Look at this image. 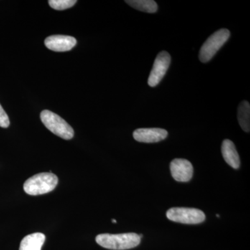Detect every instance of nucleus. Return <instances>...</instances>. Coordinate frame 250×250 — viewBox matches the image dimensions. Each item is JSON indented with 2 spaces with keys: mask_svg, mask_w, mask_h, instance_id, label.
<instances>
[{
  "mask_svg": "<svg viewBox=\"0 0 250 250\" xmlns=\"http://www.w3.org/2000/svg\"><path fill=\"white\" fill-rule=\"evenodd\" d=\"M141 236L137 233H126L121 234L103 233L97 236V243L106 249L125 250L131 249L139 246L141 243Z\"/></svg>",
  "mask_w": 250,
  "mask_h": 250,
  "instance_id": "f257e3e1",
  "label": "nucleus"
},
{
  "mask_svg": "<svg viewBox=\"0 0 250 250\" xmlns=\"http://www.w3.org/2000/svg\"><path fill=\"white\" fill-rule=\"evenodd\" d=\"M45 241V236L43 233H31L23 238L20 250H41Z\"/></svg>",
  "mask_w": 250,
  "mask_h": 250,
  "instance_id": "9b49d317",
  "label": "nucleus"
},
{
  "mask_svg": "<svg viewBox=\"0 0 250 250\" xmlns=\"http://www.w3.org/2000/svg\"><path fill=\"white\" fill-rule=\"evenodd\" d=\"M41 119L45 127L62 139H72L74 130L67 122L53 112L44 110L41 112Z\"/></svg>",
  "mask_w": 250,
  "mask_h": 250,
  "instance_id": "7ed1b4c3",
  "label": "nucleus"
},
{
  "mask_svg": "<svg viewBox=\"0 0 250 250\" xmlns=\"http://www.w3.org/2000/svg\"><path fill=\"white\" fill-rule=\"evenodd\" d=\"M166 216L175 223L196 225L203 223L205 214L202 210L193 208L174 207L167 210Z\"/></svg>",
  "mask_w": 250,
  "mask_h": 250,
  "instance_id": "39448f33",
  "label": "nucleus"
},
{
  "mask_svg": "<svg viewBox=\"0 0 250 250\" xmlns=\"http://www.w3.org/2000/svg\"><path fill=\"white\" fill-rule=\"evenodd\" d=\"M172 177L177 182H187L192 179L193 167L190 161L184 159H175L170 164Z\"/></svg>",
  "mask_w": 250,
  "mask_h": 250,
  "instance_id": "0eeeda50",
  "label": "nucleus"
},
{
  "mask_svg": "<svg viewBox=\"0 0 250 250\" xmlns=\"http://www.w3.org/2000/svg\"><path fill=\"white\" fill-rule=\"evenodd\" d=\"M10 121L9 116L0 104V126L3 128L9 127Z\"/></svg>",
  "mask_w": 250,
  "mask_h": 250,
  "instance_id": "2eb2a0df",
  "label": "nucleus"
},
{
  "mask_svg": "<svg viewBox=\"0 0 250 250\" xmlns=\"http://www.w3.org/2000/svg\"><path fill=\"white\" fill-rule=\"evenodd\" d=\"M229 37L230 31L228 29H221L213 33L207 39L200 49L199 54L200 62H207L211 60Z\"/></svg>",
  "mask_w": 250,
  "mask_h": 250,
  "instance_id": "20e7f679",
  "label": "nucleus"
},
{
  "mask_svg": "<svg viewBox=\"0 0 250 250\" xmlns=\"http://www.w3.org/2000/svg\"><path fill=\"white\" fill-rule=\"evenodd\" d=\"M238 120L243 131L250 132V106L248 102L243 101L240 104L238 108Z\"/></svg>",
  "mask_w": 250,
  "mask_h": 250,
  "instance_id": "f8f14e48",
  "label": "nucleus"
},
{
  "mask_svg": "<svg viewBox=\"0 0 250 250\" xmlns=\"http://www.w3.org/2000/svg\"><path fill=\"white\" fill-rule=\"evenodd\" d=\"M112 223H117L116 220H114V219H113V220H112Z\"/></svg>",
  "mask_w": 250,
  "mask_h": 250,
  "instance_id": "dca6fc26",
  "label": "nucleus"
},
{
  "mask_svg": "<svg viewBox=\"0 0 250 250\" xmlns=\"http://www.w3.org/2000/svg\"><path fill=\"white\" fill-rule=\"evenodd\" d=\"M76 44V39L68 36H51L45 40L46 47L54 52H67L71 50Z\"/></svg>",
  "mask_w": 250,
  "mask_h": 250,
  "instance_id": "1a4fd4ad",
  "label": "nucleus"
},
{
  "mask_svg": "<svg viewBox=\"0 0 250 250\" xmlns=\"http://www.w3.org/2000/svg\"><path fill=\"white\" fill-rule=\"evenodd\" d=\"M221 150L224 159L228 163V165L233 168L238 169L241 165V161L232 141L225 140L222 144Z\"/></svg>",
  "mask_w": 250,
  "mask_h": 250,
  "instance_id": "9d476101",
  "label": "nucleus"
},
{
  "mask_svg": "<svg viewBox=\"0 0 250 250\" xmlns=\"http://www.w3.org/2000/svg\"><path fill=\"white\" fill-rule=\"evenodd\" d=\"M129 6L138 11L154 14L158 10L157 4L153 0H126Z\"/></svg>",
  "mask_w": 250,
  "mask_h": 250,
  "instance_id": "ddd939ff",
  "label": "nucleus"
},
{
  "mask_svg": "<svg viewBox=\"0 0 250 250\" xmlns=\"http://www.w3.org/2000/svg\"><path fill=\"white\" fill-rule=\"evenodd\" d=\"M49 6L52 9L62 11L71 8L77 3L76 0H49Z\"/></svg>",
  "mask_w": 250,
  "mask_h": 250,
  "instance_id": "4468645a",
  "label": "nucleus"
},
{
  "mask_svg": "<svg viewBox=\"0 0 250 250\" xmlns=\"http://www.w3.org/2000/svg\"><path fill=\"white\" fill-rule=\"evenodd\" d=\"M170 62L171 57L168 52L162 51L158 54L148 78L149 86L155 87L160 83L170 67Z\"/></svg>",
  "mask_w": 250,
  "mask_h": 250,
  "instance_id": "423d86ee",
  "label": "nucleus"
},
{
  "mask_svg": "<svg viewBox=\"0 0 250 250\" xmlns=\"http://www.w3.org/2000/svg\"><path fill=\"white\" fill-rule=\"evenodd\" d=\"M133 136L138 142L158 143L167 138V131L160 128H141L135 130Z\"/></svg>",
  "mask_w": 250,
  "mask_h": 250,
  "instance_id": "6e6552de",
  "label": "nucleus"
},
{
  "mask_svg": "<svg viewBox=\"0 0 250 250\" xmlns=\"http://www.w3.org/2000/svg\"><path fill=\"white\" fill-rule=\"evenodd\" d=\"M58 184V177L51 172H42L32 176L23 186L29 195H39L52 191Z\"/></svg>",
  "mask_w": 250,
  "mask_h": 250,
  "instance_id": "f03ea898",
  "label": "nucleus"
}]
</instances>
